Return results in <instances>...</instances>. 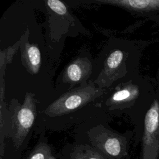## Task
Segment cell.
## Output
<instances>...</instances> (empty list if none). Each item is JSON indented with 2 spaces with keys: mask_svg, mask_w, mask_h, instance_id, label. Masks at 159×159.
Here are the masks:
<instances>
[{
  "mask_svg": "<svg viewBox=\"0 0 159 159\" xmlns=\"http://www.w3.org/2000/svg\"><path fill=\"white\" fill-rule=\"evenodd\" d=\"M130 134H120L102 124L88 128L76 141L91 145L106 159H130Z\"/></svg>",
  "mask_w": 159,
  "mask_h": 159,
  "instance_id": "1",
  "label": "cell"
},
{
  "mask_svg": "<svg viewBox=\"0 0 159 159\" xmlns=\"http://www.w3.org/2000/svg\"><path fill=\"white\" fill-rule=\"evenodd\" d=\"M102 91L93 84H85L71 90L52 102L45 111L50 116H59L71 112L98 97Z\"/></svg>",
  "mask_w": 159,
  "mask_h": 159,
  "instance_id": "2",
  "label": "cell"
},
{
  "mask_svg": "<svg viewBox=\"0 0 159 159\" xmlns=\"http://www.w3.org/2000/svg\"><path fill=\"white\" fill-rule=\"evenodd\" d=\"M58 159H106L88 143L75 141L65 145L58 153Z\"/></svg>",
  "mask_w": 159,
  "mask_h": 159,
  "instance_id": "3",
  "label": "cell"
},
{
  "mask_svg": "<svg viewBox=\"0 0 159 159\" xmlns=\"http://www.w3.org/2000/svg\"><path fill=\"white\" fill-rule=\"evenodd\" d=\"M124 61V53L120 50H113L107 57L104 67L96 82L101 87L107 86L119 78V69Z\"/></svg>",
  "mask_w": 159,
  "mask_h": 159,
  "instance_id": "4",
  "label": "cell"
},
{
  "mask_svg": "<svg viewBox=\"0 0 159 159\" xmlns=\"http://www.w3.org/2000/svg\"><path fill=\"white\" fill-rule=\"evenodd\" d=\"M92 70V65L89 60L80 57L72 61L65 69L63 80L71 86L81 83L87 79Z\"/></svg>",
  "mask_w": 159,
  "mask_h": 159,
  "instance_id": "5",
  "label": "cell"
},
{
  "mask_svg": "<svg viewBox=\"0 0 159 159\" xmlns=\"http://www.w3.org/2000/svg\"><path fill=\"white\" fill-rule=\"evenodd\" d=\"M22 62L31 75L38 73L41 66V54L37 45L30 43L25 35H23L20 43Z\"/></svg>",
  "mask_w": 159,
  "mask_h": 159,
  "instance_id": "6",
  "label": "cell"
},
{
  "mask_svg": "<svg viewBox=\"0 0 159 159\" xmlns=\"http://www.w3.org/2000/svg\"><path fill=\"white\" fill-rule=\"evenodd\" d=\"M21 159H58V153L48 142L45 132L40 134L35 145L25 153Z\"/></svg>",
  "mask_w": 159,
  "mask_h": 159,
  "instance_id": "7",
  "label": "cell"
},
{
  "mask_svg": "<svg viewBox=\"0 0 159 159\" xmlns=\"http://www.w3.org/2000/svg\"><path fill=\"white\" fill-rule=\"evenodd\" d=\"M96 2L136 12L159 10V0H97Z\"/></svg>",
  "mask_w": 159,
  "mask_h": 159,
  "instance_id": "8",
  "label": "cell"
},
{
  "mask_svg": "<svg viewBox=\"0 0 159 159\" xmlns=\"http://www.w3.org/2000/svg\"><path fill=\"white\" fill-rule=\"evenodd\" d=\"M138 89L134 85H128L114 92L108 99L109 105H119L125 104L135 98Z\"/></svg>",
  "mask_w": 159,
  "mask_h": 159,
  "instance_id": "9",
  "label": "cell"
},
{
  "mask_svg": "<svg viewBox=\"0 0 159 159\" xmlns=\"http://www.w3.org/2000/svg\"><path fill=\"white\" fill-rule=\"evenodd\" d=\"M47 6L53 12L65 16L68 14L67 9L65 4L58 0H48L46 2Z\"/></svg>",
  "mask_w": 159,
  "mask_h": 159,
  "instance_id": "10",
  "label": "cell"
}]
</instances>
